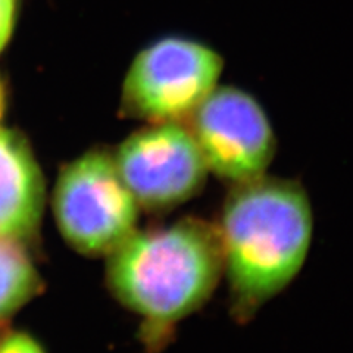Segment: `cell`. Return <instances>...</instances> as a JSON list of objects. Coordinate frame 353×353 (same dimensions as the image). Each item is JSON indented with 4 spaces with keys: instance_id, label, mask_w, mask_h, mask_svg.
I'll use <instances>...</instances> for the list:
<instances>
[{
    "instance_id": "obj_7",
    "label": "cell",
    "mask_w": 353,
    "mask_h": 353,
    "mask_svg": "<svg viewBox=\"0 0 353 353\" xmlns=\"http://www.w3.org/2000/svg\"><path fill=\"white\" fill-rule=\"evenodd\" d=\"M44 206L43 175L19 134L0 130V237L34 236Z\"/></svg>"
},
{
    "instance_id": "obj_1",
    "label": "cell",
    "mask_w": 353,
    "mask_h": 353,
    "mask_svg": "<svg viewBox=\"0 0 353 353\" xmlns=\"http://www.w3.org/2000/svg\"><path fill=\"white\" fill-rule=\"evenodd\" d=\"M215 225L231 311L248 321L302 271L314 237L311 201L302 184L265 174L233 185Z\"/></svg>"
},
{
    "instance_id": "obj_8",
    "label": "cell",
    "mask_w": 353,
    "mask_h": 353,
    "mask_svg": "<svg viewBox=\"0 0 353 353\" xmlns=\"http://www.w3.org/2000/svg\"><path fill=\"white\" fill-rule=\"evenodd\" d=\"M39 284L34 265L18 241L0 237V318L27 303Z\"/></svg>"
},
{
    "instance_id": "obj_11",
    "label": "cell",
    "mask_w": 353,
    "mask_h": 353,
    "mask_svg": "<svg viewBox=\"0 0 353 353\" xmlns=\"http://www.w3.org/2000/svg\"><path fill=\"white\" fill-rule=\"evenodd\" d=\"M3 106H5V97H3V90H2V85H0V117H2V112H3Z\"/></svg>"
},
{
    "instance_id": "obj_4",
    "label": "cell",
    "mask_w": 353,
    "mask_h": 353,
    "mask_svg": "<svg viewBox=\"0 0 353 353\" xmlns=\"http://www.w3.org/2000/svg\"><path fill=\"white\" fill-rule=\"evenodd\" d=\"M53 209L63 239L87 256H108L137 230L140 206L114 154L92 150L62 170Z\"/></svg>"
},
{
    "instance_id": "obj_10",
    "label": "cell",
    "mask_w": 353,
    "mask_h": 353,
    "mask_svg": "<svg viewBox=\"0 0 353 353\" xmlns=\"http://www.w3.org/2000/svg\"><path fill=\"white\" fill-rule=\"evenodd\" d=\"M17 0H0V50L6 44L14 26Z\"/></svg>"
},
{
    "instance_id": "obj_9",
    "label": "cell",
    "mask_w": 353,
    "mask_h": 353,
    "mask_svg": "<svg viewBox=\"0 0 353 353\" xmlns=\"http://www.w3.org/2000/svg\"><path fill=\"white\" fill-rule=\"evenodd\" d=\"M0 353H44V350L28 334L17 333L0 341Z\"/></svg>"
},
{
    "instance_id": "obj_5",
    "label": "cell",
    "mask_w": 353,
    "mask_h": 353,
    "mask_svg": "<svg viewBox=\"0 0 353 353\" xmlns=\"http://www.w3.org/2000/svg\"><path fill=\"white\" fill-rule=\"evenodd\" d=\"M209 174L230 184L267 174L277 137L258 99L234 85H218L185 123Z\"/></svg>"
},
{
    "instance_id": "obj_3",
    "label": "cell",
    "mask_w": 353,
    "mask_h": 353,
    "mask_svg": "<svg viewBox=\"0 0 353 353\" xmlns=\"http://www.w3.org/2000/svg\"><path fill=\"white\" fill-rule=\"evenodd\" d=\"M224 59L209 44L170 34L146 44L132 59L123 87V110L152 123H187L219 85Z\"/></svg>"
},
{
    "instance_id": "obj_2",
    "label": "cell",
    "mask_w": 353,
    "mask_h": 353,
    "mask_svg": "<svg viewBox=\"0 0 353 353\" xmlns=\"http://www.w3.org/2000/svg\"><path fill=\"white\" fill-rule=\"evenodd\" d=\"M223 275L218 228L199 218L137 228L108 255L109 289L143 319L152 346L211 299Z\"/></svg>"
},
{
    "instance_id": "obj_6",
    "label": "cell",
    "mask_w": 353,
    "mask_h": 353,
    "mask_svg": "<svg viewBox=\"0 0 353 353\" xmlns=\"http://www.w3.org/2000/svg\"><path fill=\"white\" fill-rule=\"evenodd\" d=\"M121 179L140 209L170 211L202 192L209 170L185 123H152L114 153Z\"/></svg>"
}]
</instances>
